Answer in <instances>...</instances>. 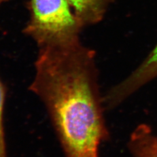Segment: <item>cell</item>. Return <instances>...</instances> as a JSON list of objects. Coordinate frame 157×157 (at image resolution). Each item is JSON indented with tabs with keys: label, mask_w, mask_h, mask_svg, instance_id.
Listing matches in <instances>:
<instances>
[{
	"label": "cell",
	"mask_w": 157,
	"mask_h": 157,
	"mask_svg": "<svg viewBox=\"0 0 157 157\" xmlns=\"http://www.w3.org/2000/svg\"><path fill=\"white\" fill-rule=\"evenodd\" d=\"M30 18L24 29L39 48L74 45L84 28L67 0H29Z\"/></svg>",
	"instance_id": "obj_2"
},
{
	"label": "cell",
	"mask_w": 157,
	"mask_h": 157,
	"mask_svg": "<svg viewBox=\"0 0 157 157\" xmlns=\"http://www.w3.org/2000/svg\"><path fill=\"white\" fill-rule=\"evenodd\" d=\"M6 96L4 85L0 79V157H8L3 126V112Z\"/></svg>",
	"instance_id": "obj_6"
},
{
	"label": "cell",
	"mask_w": 157,
	"mask_h": 157,
	"mask_svg": "<svg viewBox=\"0 0 157 157\" xmlns=\"http://www.w3.org/2000/svg\"><path fill=\"white\" fill-rule=\"evenodd\" d=\"M157 77V43L141 64L119 84L115 85L103 96L106 109L121 105L130 96Z\"/></svg>",
	"instance_id": "obj_3"
},
{
	"label": "cell",
	"mask_w": 157,
	"mask_h": 157,
	"mask_svg": "<svg viewBox=\"0 0 157 157\" xmlns=\"http://www.w3.org/2000/svg\"><path fill=\"white\" fill-rule=\"evenodd\" d=\"M128 148L133 157H157V136L149 125L141 124L132 132Z\"/></svg>",
	"instance_id": "obj_5"
},
{
	"label": "cell",
	"mask_w": 157,
	"mask_h": 157,
	"mask_svg": "<svg viewBox=\"0 0 157 157\" xmlns=\"http://www.w3.org/2000/svg\"><path fill=\"white\" fill-rule=\"evenodd\" d=\"M114 0H67L83 27L94 25L104 19Z\"/></svg>",
	"instance_id": "obj_4"
},
{
	"label": "cell",
	"mask_w": 157,
	"mask_h": 157,
	"mask_svg": "<svg viewBox=\"0 0 157 157\" xmlns=\"http://www.w3.org/2000/svg\"><path fill=\"white\" fill-rule=\"evenodd\" d=\"M29 89L45 107L65 157H99L109 138L96 52L81 42L41 48Z\"/></svg>",
	"instance_id": "obj_1"
},
{
	"label": "cell",
	"mask_w": 157,
	"mask_h": 157,
	"mask_svg": "<svg viewBox=\"0 0 157 157\" xmlns=\"http://www.w3.org/2000/svg\"><path fill=\"white\" fill-rule=\"evenodd\" d=\"M6 1H7V0H0V6H1V5L4 2H6Z\"/></svg>",
	"instance_id": "obj_7"
}]
</instances>
